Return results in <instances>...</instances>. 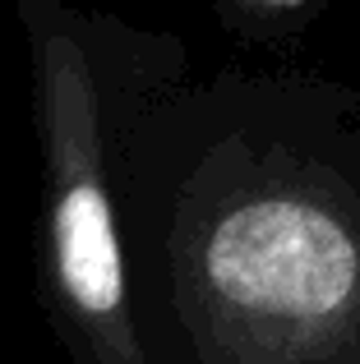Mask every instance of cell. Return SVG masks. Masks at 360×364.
<instances>
[{"mask_svg": "<svg viewBox=\"0 0 360 364\" xmlns=\"http://www.w3.org/2000/svg\"><path fill=\"white\" fill-rule=\"evenodd\" d=\"M116 226L144 364H360V79H180L125 134Z\"/></svg>", "mask_w": 360, "mask_h": 364, "instance_id": "obj_1", "label": "cell"}, {"mask_svg": "<svg viewBox=\"0 0 360 364\" xmlns=\"http://www.w3.org/2000/svg\"><path fill=\"white\" fill-rule=\"evenodd\" d=\"M37 139V291L70 364H144L116 226V161L189 46L79 0H14Z\"/></svg>", "mask_w": 360, "mask_h": 364, "instance_id": "obj_2", "label": "cell"}, {"mask_svg": "<svg viewBox=\"0 0 360 364\" xmlns=\"http://www.w3.org/2000/svg\"><path fill=\"white\" fill-rule=\"evenodd\" d=\"M217 18L235 33H259L272 37L282 28H296L305 23L309 14L319 9V0H213Z\"/></svg>", "mask_w": 360, "mask_h": 364, "instance_id": "obj_3", "label": "cell"}]
</instances>
